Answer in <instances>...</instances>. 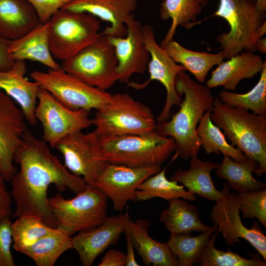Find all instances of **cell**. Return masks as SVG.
<instances>
[{
  "instance_id": "cell-1",
  "label": "cell",
  "mask_w": 266,
  "mask_h": 266,
  "mask_svg": "<svg viewBox=\"0 0 266 266\" xmlns=\"http://www.w3.org/2000/svg\"><path fill=\"white\" fill-rule=\"evenodd\" d=\"M19 170L11 179V196L15 204L12 216L40 217L48 226L57 228L47 190L54 184L59 193L67 188L78 194L88 185L80 176L69 172L50 151L47 143L28 129L25 132L14 157Z\"/></svg>"
},
{
  "instance_id": "cell-2",
  "label": "cell",
  "mask_w": 266,
  "mask_h": 266,
  "mask_svg": "<svg viewBox=\"0 0 266 266\" xmlns=\"http://www.w3.org/2000/svg\"><path fill=\"white\" fill-rule=\"evenodd\" d=\"M175 87L181 97L179 110L167 121L157 123L155 131L174 140L176 155L184 159L197 157L202 145L197 133L198 124L204 113L212 107L214 98L206 85L194 81L187 73H179Z\"/></svg>"
},
{
  "instance_id": "cell-3",
  "label": "cell",
  "mask_w": 266,
  "mask_h": 266,
  "mask_svg": "<svg viewBox=\"0 0 266 266\" xmlns=\"http://www.w3.org/2000/svg\"><path fill=\"white\" fill-rule=\"evenodd\" d=\"M210 118L212 122L224 131L223 134L248 159L257 162L254 172L261 176L266 172V114L249 112L214 99Z\"/></svg>"
},
{
  "instance_id": "cell-4",
  "label": "cell",
  "mask_w": 266,
  "mask_h": 266,
  "mask_svg": "<svg viewBox=\"0 0 266 266\" xmlns=\"http://www.w3.org/2000/svg\"><path fill=\"white\" fill-rule=\"evenodd\" d=\"M100 136L101 158L109 164L161 166L175 148L173 138L155 131L144 135Z\"/></svg>"
},
{
  "instance_id": "cell-5",
  "label": "cell",
  "mask_w": 266,
  "mask_h": 266,
  "mask_svg": "<svg viewBox=\"0 0 266 266\" xmlns=\"http://www.w3.org/2000/svg\"><path fill=\"white\" fill-rule=\"evenodd\" d=\"M92 120L102 136L144 135L155 131L157 124L151 108L127 93L112 95Z\"/></svg>"
},
{
  "instance_id": "cell-6",
  "label": "cell",
  "mask_w": 266,
  "mask_h": 266,
  "mask_svg": "<svg viewBox=\"0 0 266 266\" xmlns=\"http://www.w3.org/2000/svg\"><path fill=\"white\" fill-rule=\"evenodd\" d=\"M77 195L66 200L59 193L49 198L57 228L70 236L77 232L96 227L107 217V197L98 188L88 185Z\"/></svg>"
},
{
  "instance_id": "cell-7",
  "label": "cell",
  "mask_w": 266,
  "mask_h": 266,
  "mask_svg": "<svg viewBox=\"0 0 266 266\" xmlns=\"http://www.w3.org/2000/svg\"><path fill=\"white\" fill-rule=\"evenodd\" d=\"M48 42L53 57L70 59L99 35L100 24L89 13L59 9L48 21Z\"/></svg>"
},
{
  "instance_id": "cell-8",
  "label": "cell",
  "mask_w": 266,
  "mask_h": 266,
  "mask_svg": "<svg viewBox=\"0 0 266 266\" xmlns=\"http://www.w3.org/2000/svg\"><path fill=\"white\" fill-rule=\"evenodd\" d=\"M214 16L229 24L228 33L220 34L216 41L222 49L224 59H230L243 51L255 52L252 36L266 21V12L258 10L255 0H219Z\"/></svg>"
},
{
  "instance_id": "cell-9",
  "label": "cell",
  "mask_w": 266,
  "mask_h": 266,
  "mask_svg": "<svg viewBox=\"0 0 266 266\" xmlns=\"http://www.w3.org/2000/svg\"><path fill=\"white\" fill-rule=\"evenodd\" d=\"M117 64L114 47L101 33L73 57L63 61L61 66L86 83L106 91L118 81Z\"/></svg>"
},
{
  "instance_id": "cell-10",
  "label": "cell",
  "mask_w": 266,
  "mask_h": 266,
  "mask_svg": "<svg viewBox=\"0 0 266 266\" xmlns=\"http://www.w3.org/2000/svg\"><path fill=\"white\" fill-rule=\"evenodd\" d=\"M41 88L50 93L60 103L71 110H99L108 103L112 95L91 86L75 76L60 69L47 72L35 70L30 73Z\"/></svg>"
},
{
  "instance_id": "cell-11",
  "label": "cell",
  "mask_w": 266,
  "mask_h": 266,
  "mask_svg": "<svg viewBox=\"0 0 266 266\" xmlns=\"http://www.w3.org/2000/svg\"><path fill=\"white\" fill-rule=\"evenodd\" d=\"M142 34L151 57L148 65L150 77L142 83L130 81L127 86L135 90H142L153 80L162 83L166 90V97L165 106L156 119L157 123H161L170 119L171 107L174 105L179 106L182 100L176 92L175 82L177 75L186 70L182 65L177 64L157 43L152 25H142Z\"/></svg>"
},
{
  "instance_id": "cell-12",
  "label": "cell",
  "mask_w": 266,
  "mask_h": 266,
  "mask_svg": "<svg viewBox=\"0 0 266 266\" xmlns=\"http://www.w3.org/2000/svg\"><path fill=\"white\" fill-rule=\"evenodd\" d=\"M221 198L216 201L211 211V219L217 226V232L222 233L225 243L232 246L242 238L248 242L266 260V236L259 223L255 221L251 228L245 227L239 215L237 194L231 193L227 182L223 183Z\"/></svg>"
},
{
  "instance_id": "cell-13",
  "label": "cell",
  "mask_w": 266,
  "mask_h": 266,
  "mask_svg": "<svg viewBox=\"0 0 266 266\" xmlns=\"http://www.w3.org/2000/svg\"><path fill=\"white\" fill-rule=\"evenodd\" d=\"M34 116L43 127L42 140L51 148L65 136L81 131L93 125L89 118L90 111L71 110L60 103L50 93L40 88Z\"/></svg>"
},
{
  "instance_id": "cell-14",
  "label": "cell",
  "mask_w": 266,
  "mask_h": 266,
  "mask_svg": "<svg viewBox=\"0 0 266 266\" xmlns=\"http://www.w3.org/2000/svg\"><path fill=\"white\" fill-rule=\"evenodd\" d=\"M63 155L64 166L71 173L81 177L88 185H93L106 162L101 158L100 136L94 131L70 133L55 147Z\"/></svg>"
},
{
  "instance_id": "cell-15",
  "label": "cell",
  "mask_w": 266,
  "mask_h": 266,
  "mask_svg": "<svg viewBox=\"0 0 266 266\" xmlns=\"http://www.w3.org/2000/svg\"><path fill=\"white\" fill-rule=\"evenodd\" d=\"M161 169L158 166L132 167L106 163L93 185L111 200L115 210L122 212L128 201H137L138 186Z\"/></svg>"
},
{
  "instance_id": "cell-16",
  "label": "cell",
  "mask_w": 266,
  "mask_h": 266,
  "mask_svg": "<svg viewBox=\"0 0 266 266\" xmlns=\"http://www.w3.org/2000/svg\"><path fill=\"white\" fill-rule=\"evenodd\" d=\"M125 25V37L107 36L118 61L117 80L128 84L133 74H143L146 70L150 56L143 39L141 23L135 19L133 13L127 18Z\"/></svg>"
},
{
  "instance_id": "cell-17",
  "label": "cell",
  "mask_w": 266,
  "mask_h": 266,
  "mask_svg": "<svg viewBox=\"0 0 266 266\" xmlns=\"http://www.w3.org/2000/svg\"><path fill=\"white\" fill-rule=\"evenodd\" d=\"M25 120L21 108L0 89V175L7 182L17 171L13 162L27 129Z\"/></svg>"
},
{
  "instance_id": "cell-18",
  "label": "cell",
  "mask_w": 266,
  "mask_h": 266,
  "mask_svg": "<svg viewBox=\"0 0 266 266\" xmlns=\"http://www.w3.org/2000/svg\"><path fill=\"white\" fill-rule=\"evenodd\" d=\"M130 219L128 212L106 217L99 226L72 237V249L77 252L82 265L91 266L109 246L116 244Z\"/></svg>"
},
{
  "instance_id": "cell-19",
  "label": "cell",
  "mask_w": 266,
  "mask_h": 266,
  "mask_svg": "<svg viewBox=\"0 0 266 266\" xmlns=\"http://www.w3.org/2000/svg\"><path fill=\"white\" fill-rule=\"evenodd\" d=\"M138 0H74L61 9L85 12L109 23L102 32L114 37L127 34L125 22L136 9Z\"/></svg>"
},
{
  "instance_id": "cell-20",
  "label": "cell",
  "mask_w": 266,
  "mask_h": 266,
  "mask_svg": "<svg viewBox=\"0 0 266 266\" xmlns=\"http://www.w3.org/2000/svg\"><path fill=\"white\" fill-rule=\"evenodd\" d=\"M27 70L25 61L16 60L12 69L0 71V89L18 103L26 121L33 126L37 123L34 110L40 87L37 82L25 77Z\"/></svg>"
},
{
  "instance_id": "cell-21",
  "label": "cell",
  "mask_w": 266,
  "mask_h": 266,
  "mask_svg": "<svg viewBox=\"0 0 266 266\" xmlns=\"http://www.w3.org/2000/svg\"><path fill=\"white\" fill-rule=\"evenodd\" d=\"M228 59L212 71L206 83L209 89L222 86L225 90L235 91L242 79L253 77L261 72L264 64L261 55L248 51Z\"/></svg>"
},
{
  "instance_id": "cell-22",
  "label": "cell",
  "mask_w": 266,
  "mask_h": 266,
  "mask_svg": "<svg viewBox=\"0 0 266 266\" xmlns=\"http://www.w3.org/2000/svg\"><path fill=\"white\" fill-rule=\"evenodd\" d=\"M150 225L148 220L130 219L124 233L129 236L146 266H179L177 258L166 243L157 241L149 236L148 228Z\"/></svg>"
},
{
  "instance_id": "cell-23",
  "label": "cell",
  "mask_w": 266,
  "mask_h": 266,
  "mask_svg": "<svg viewBox=\"0 0 266 266\" xmlns=\"http://www.w3.org/2000/svg\"><path fill=\"white\" fill-rule=\"evenodd\" d=\"M48 22L40 23L23 37L11 40L8 53L14 61L29 60L39 62L52 69L61 66L54 59L48 42Z\"/></svg>"
},
{
  "instance_id": "cell-24",
  "label": "cell",
  "mask_w": 266,
  "mask_h": 266,
  "mask_svg": "<svg viewBox=\"0 0 266 266\" xmlns=\"http://www.w3.org/2000/svg\"><path fill=\"white\" fill-rule=\"evenodd\" d=\"M36 11L26 0H0V36L19 39L40 24Z\"/></svg>"
},
{
  "instance_id": "cell-25",
  "label": "cell",
  "mask_w": 266,
  "mask_h": 266,
  "mask_svg": "<svg viewBox=\"0 0 266 266\" xmlns=\"http://www.w3.org/2000/svg\"><path fill=\"white\" fill-rule=\"evenodd\" d=\"M219 164L202 161L197 157L191 158L187 170L178 169L171 176V180L180 183L187 191L210 201H218L222 196V191L215 187L210 172L216 169Z\"/></svg>"
},
{
  "instance_id": "cell-26",
  "label": "cell",
  "mask_w": 266,
  "mask_h": 266,
  "mask_svg": "<svg viewBox=\"0 0 266 266\" xmlns=\"http://www.w3.org/2000/svg\"><path fill=\"white\" fill-rule=\"evenodd\" d=\"M168 207L161 213L160 220L171 234H189L192 232L203 233L212 227L202 223L197 208L181 198L168 201Z\"/></svg>"
},
{
  "instance_id": "cell-27",
  "label": "cell",
  "mask_w": 266,
  "mask_h": 266,
  "mask_svg": "<svg viewBox=\"0 0 266 266\" xmlns=\"http://www.w3.org/2000/svg\"><path fill=\"white\" fill-rule=\"evenodd\" d=\"M258 167V163L254 160L248 159L240 162L224 156L216 168L215 175L227 180L230 187L238 192L260 191L266 189V183L253 177L252 173Z\"/></svg>"
},
{
  "instance_id": "cell-28",
  "label": "cell",
  "mask_w": 266,
  "mask_h": 266,
  "mask_svg": "<svg viewBox=\"0 0 266 266\" xmlns=\"http://www.w3.org/2000/svg\"><path fill=\"white\" fill-rule=\"evenodd\" d=\"M162 48L176 63L180 64L194 75L199 82H204L209 71L220 64L224 59L222 51L217 53L193 51L173 39Z\"/></svg>"
},
{
  "instance_id": "cell-29",
  "label": "cell",
  "mask_w": 266,
  "mask_h": 266,
  "mask_svg": "<svg viewBox=\"0 0 266 266\" xmlns=\"http://www.w3.org/2000/svg\"><path fill=\"white\" fill-rule=\"evenodd\" d=\"M71 238L55 228L19 252L31 258L37 266H53L64 253L72 249Z\"/></svg>"
},
{
  "instance_id": "cell-30",
  "label": "cell",
  "mask_w": 266,
  "mask_h": 266,
  "mask_svg": "<svg viewBox=\"0 0 266 266\" xmlns=\"http://www.w3.org/2000/svg\"><path fill=\"white\" fill-rule=\"evenodd\" d=\"M203 7L197 0H164L161 4L160 17L166 20L171 19V26L159 44L162 47L173 40L177 28L181 26L187 30L200 22L197 16Z\"/></svg>"
},
{
  "instance_id": "cell-31",
  "label": "cell",
  "mask_w": 266,
  "mask_h": 266,
  "mask_svg": "<svg viewBox=\"0 0 266 266\" xmlns=\"http://www.w3.org/2000/svg\"><path fill=\"white\" fill-rule=\"evenodd\" d=\"M166 171L165 167L138 186L136 191L137 201L154 198H161L167 201L176 198L191 201L196 200L195 194L186 190L183 185H179L176 181L167 179Z\"/></svg>"
},
{
  "instance_id": "cell-32",
  "label": "cell",
  "mask_w": 266,
  "mask_h": 266,
  "mask_svg": "<svg viewBox=\"0 0 266 266\" xmlns=\"http://www.w3.org/2000/svg\"><path fill=\"white\" fill-rule=\"evenodd\" d=\"M212 108L206 111L201 118L197 128V133L201 139V146L206 154L215 153L228 156L233 160L243 162L248 160L245 155L237 148L229 144L220 129L211 121Z\"/></svg>"
},
{
  "instance_id": "cell-33",
  "label": "cell",
  "mask_w": 266,
  "mask_h": 266,
  "mask_svg": "<svg viewBox=\"0 0 266 266\" xmlns=\"http://www.w3.org/2000/svg\"><path fill=\"white\" fill-rule=\"evenodd\" d=\"M217 231L214 225L209 230L196 236L189 234H171L166 243L171 252L177 258L179 266H193L199 264L203 249L211 234Z\"/></svg>"
},
{
  "instance_id": "cell-34",
  "label": "cell",
  "mask_w": 266,
  "mask_h": 266,
  "mask_svg": "<svg viewBox=\"0 0 266 266\" xmlns=\"http://www.w3.org/2000/svg\"><path fill=\"white\" fill-rule=\"evenodd\" d=\"M260 79L248 92L238 94L222 90L219 98L223 101L233 107H239L258 114H266V62L260 72Z\"/></svg>"
},
{
  "instance_id": "cell-35",
  "label": "cell",
  "mask_w": 266,
  "mask_h": 266,
  "mask_svg": "<svg viewBox=\"0 0 266 266\" xmlns=\"http://www.w3.org/2000/svg\"><path fill=\"white\" fill-rule=\"evenodd\" d=\"M212 233L204 247L199 264L201 266H266V262L257 254L251 255L250 258L239 255L228 249L224 251L214 247L218 234Z\"/></svg>"
},
{
  "instance_id": "cell-36",
  "label": "cell",
  "mask_w": 266,
  "mask_h": 266,
  "mask_svg": "<svg viewBox=\"0 0 266 266\" xmlns=\"http://www.w3.org/2000/svg\"><path fill=\"white\" fill-rule=\"evenodd\" d=\"M53 229L38 216L25 215L18 217L11 225L12 247L16 251L19 252L21 249L33 243Z\"/></svg>"
},
{
  "instance_id": "cell-37",
  "label": "cell",
  "mask_w": 266,
  "mask_h": 266,
  "mask_svg": "<svg viewBox=\"0 0 266 266\" xmlns=\"http://www.w3.org/2000/svg\"><path fill=\"white\" fill-rule=\"evenodd\" d=\"M239 209L245 219L256 218L266 228V189L238 192Z\"/></svg>"
},
{
  "instance_id": "cell-38",
  "label": "cell",
  "mask_w": 266,
  "mask_h": 266,
  "mask_svg": "<svg viewBox=\"0 0 266 266\" xmlns=\"http://www.w3.org/2000/svg\"><path fill=\"white\" fill-rule=\"evenodd\" d=\"M11 217L0 222V266H15L11 246L13 241Z\"/></svg>"
},
{
  "instance_id": "cell-39",
  "label": "cell",
  "mask_w": 266,
  "mask_h": 266,
  "mask_svg": "<svg viewBox=\"0 0 266 266\" xmlns=\"http://www.w3.org/2000/svg\"><path fill=\"white\" fill-rule=\"evenodd\" d=\"M35 9L40 23L48 22L52 16L63 6L74 0H26Z\"/></svg>"
},
{
  "instance_id": "cell-40",
  "label": "cell",
  "mask_w": 266,
  "mask_h": 266,
  "mask_svg": "<svg viewBox=\"0 0 266 266\" xmlns=\"http://www.w3.org/2000/svg\"><path fill=\"white\" fill-rule=\"evenodd\" d=\"M5 179L0 175V222L13 213L12 197L6 188Z\"/></svg>"
},
{
  "instance_id": "cell-41",
  "label": "cell",
  "mask_w": 266,
  "mask_h": 266,
  "mask_svg": "<svg viewBox=\"0 0 266 266\" xmlns=\"http://www.w3.org/2000/svg\"><path fill=\"white\" fill-rule=\"evenodd\" d=\"M126 262V255L123 252L110 249L102 258L99 266H124Z\"/></svg>"
},
{
  "instance_id": "cell-42",
  "label": "cell",
  "mask_w": 266,
  "mask_h": 266,
  "mask_svg": "<svg viewBox=\"0 0 266 266\" xmlns=\"http://www.w3.org/2000/svg\"><path fill=\"white\" fill-rule=\"evenodd\" d=\"M10 41L0 36V71H8L14 66L15 61L8 51Z\"/></svg>"
},
{
  "instance_id": "cell-43",
  "label": "cell",
  "mask_w": 266,
  "mask_h": 266,
  "mask_svg": "<svg viewBox=\"0 0 266 266\" xmlns=\"http://www.w3.org/2000/svg\"><path fill=\"white\" fill-rule=\"evenodd\" d=\"M127 241V254L126 266H138V263L135 258L134 247L129 236L125 234Z\"/></svg>"
},
{
  "instance_id": "cell-44",
  "label": "cell",
  "mask_w": 266,
  "mask_h": 266,
  "mask_svg": "<svg viewBox=\"0 0 266 266\" xmlns=\"http://www.w3.org/2000/svg\"><path fill=\"white\" fill-rule=\"evenodd\" d=\"M266 33V21H265L260 26H259L252 36V42L253 44L258 39L262 38Z\"/></svg>"
},
{
  "instance_id": "cell-45",
  "label": "cell",
  "mask_w": 266,
  "mask_h": 266,
  "mask_svg": "<svg viewBox=\"0 0 266 266\" xmlns=\"http://www.w3.org/2000/svg\"><path fill=\"white\" fill-rule=\"evenodd\" d=\"M256 51L262 54L266 53V38H261L257 40L254 43Z\"/></svg>"
},
{
  "instance_id": "cell-46",
  "label": "cell",
  "mask_w": 266,
  "mask_h": 266,
  "mask_svg": "<svg viewBox=\"0 0 266 266\" xmlns=\"http://www.w3.org/2000/svg\"><path fill=\"white\" fill-rule=\"evenodd\" d=\"M257 8L261 12L266 11V0H255Z\"/></svg>"
},
{
  "instance_id": "cell-47",
  "label": "cell",
  "mask_w": 266,
  "mask_h": 266,
  "mask_svg": "<svg viewBox=\"0 0 266 266\" xmlns=\"http://www.w3.org/2000/svg\"><path fill=\"white\" fill-rule=\"evenodd\" d=\"M203 7L208 3L209 0H197Z\"/></svg>"
}]
</instances>
